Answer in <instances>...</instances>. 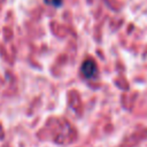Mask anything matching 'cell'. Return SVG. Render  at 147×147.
I'll use <instances>...</instances> for the list:
<instances>
[{"label": "cell", "instance_id": "6da1fadb", "mask_svg": "<svg viewBox=\"0 0 147 147\" xmlns=\"http://www.w3.org/2000/svg\"><path fill=\"white\" fill-rule=\"evenodd\" d=\"M80 70H82L83 76L85 78H87V79L94 78L96 76V74H98V67H96L95 62L93 60H91V59H87V60H85L83 62Z\"/></svg>", "mask_w": 147, "mask_h": 147}, {"label": "cell", "instance_id": "7a4b0ae2", "mask_svg": "<svg viewBox=\"0 0 147 147\" xmlns=\"http://www.w3.org/2000/svg\"><path fill=\"white\" fill-rule=\"evenodd\" d=\"M52 2H53L54 6H60V5L62 3V0H53Z\"/></svg>", "mask_w": 147, "mask_h": 147}]
</instances>
